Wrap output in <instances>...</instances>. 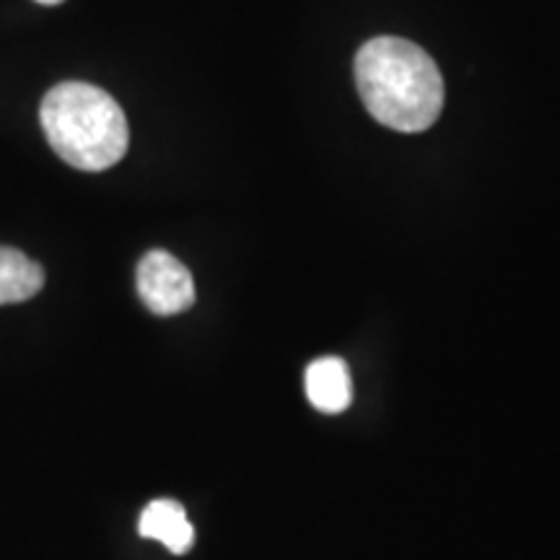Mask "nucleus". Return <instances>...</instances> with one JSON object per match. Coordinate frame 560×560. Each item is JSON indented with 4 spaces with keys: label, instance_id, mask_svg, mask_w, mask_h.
<instances>
[{
    "label": "nucleus",
    "instance_id": "f257e3e1",
    "mask_svg": "<svg viewBox=\"0 0 560 560\" xmlns=\"http://www.w3.org/2000/svg\"><path fill=\"white\" fill-rule=\"evenodd\" d=\"M355 86L369 115L397 132H423L444 109V79L423 47L374 37L355 55Z\"/></svg>",
    "mask_w": 560,
    "mask_h": 560
},
{
    "label": "nucleus",
    "instance_id": "f03ea898",
    "mask_svg": "<svg viewBox=\"0 0 560 560\" xmlns=\"http://www.w3.org/2000/svg\"><path fill=\"white\" fill-rule=\"evenodd\" d=\"M42 130L52 151L81 172H104L128 153L125 112L107 91L66 81L47 91L39 107Z\"/></svg>",
    "mask_w": 560,
    "mask_h": 560
},
{
    "label": "nucleus",
    "instance_id": "7ed1b4c3",
    "mask_svg": "<svg viewBox=\"0 0 560 560\" xmlns=\"http://www.w3.org/2000/svg\"><path fill=\"white\" fill-rule=\"evenodd\" d=\"M136 285L145 310L159 317L182 314L195 304V280L190 270L164 249H151L138 262Z\"/></svg>",
    "mask_w": 560,
    "mask_h": 560
},
{
    "label": "nucleus",
    "instance_id": "20e7f679",
    "mask_svg": "<svg viewBox=\"0 0 560 560\" xmlns=\"http://www.w3.org/2000/svg\"><path fill=\"white\" fill-rule=\"evenodd\" d=\"M138 532L149 540H159L174 556H185L195 545V527L187 520V511L172 499L151 501L140 514Z\"/></svg>",
    "mask_w": 560,
    "mask_h": 560
},
{
    "label": "nucleus",
    "instance_id": "39448f33",
    "mask_svg": "<svg viewBox=\"0 0 560 560\" xmlns=\"http://www.w3.org/2000/svg\"><path fill=\"white\" fill-rule=\"evenodd\" d=\"M306 397L314 408L327 412V416H338L348 410L353 400V382H350V371L346 361L338 355H325V359L314 361L306 369Z\"/></svg>",
    "mask_w": 560,
    "mask_h": 560
},
{
    "label": "nucleus",
    "instance_id": "423d86ee",
    "mask_svg": "<svg viewBox=\"0 0 560 560\" xmlns=\"http://www.w3.org/2000/svg\"><path fill=\"white\" fill-rule=\"evenodd\" d=\"M45 285V270L24 252L0 247V306L21 304L37 296Z\"/></svg>",
    "mask_w": 560,
    "mask_h": 560
},
{
    "label": "nucleus",
    "instance_id": "0eeeda50",
    "mask_svg": "<svg viewBox=\"0 0 560 560\" xmlns=\"http://www.w3.org/2000/svg\"><path fill=\"white\" fill-rule=\"evenodd\" d=\"M37 3H42V5H58V3H62V0H37Z\"/></svg>",
    "mask_w": 560,
    "mask_h": 560
}]
</instances>
